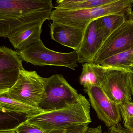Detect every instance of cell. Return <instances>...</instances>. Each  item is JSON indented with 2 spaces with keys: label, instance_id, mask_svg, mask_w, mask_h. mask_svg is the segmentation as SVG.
Returning <instances> with one entry per match:
<instances>
[{
  "label": "cell",
  "instance_id": "1",
  "mask_svg": "<svg viewBox=\"0 0 133 133\" xmlns=\"http://www.w3.org/2000/svg\"><path fill=\"white\" fill-rule=\"evenodd\" d=\"M51 0H0V37L26 24L50 19Z\"/></svg>",
  "mask_w": 133,
  "mask_h": 133
},
{
  "label": "cell",
  "instance_id": "2",
  "mask_svg": "<svg viewBox=\"0 0 133 133\" xmlns=\"http://www.w3.org/2000/svg\"><path fill=\"white\" fill-rule=\"evenodd\" d=\"M90 109L89 102L84 96L80 94L77 100L72 105L28 116L25 121L44 133L57 129L88 125L91 122Z\"/></svg>",
  "mask_w": 133,
  "mask_h": 133
},
{
  "label": "cell",
  "instance_id": "3",
  "mask_svg": "<svg viewBox=\"0 0 133 133\" xmlns=\"http://www.w3.org/2000/svg\"><path fill=\"white\" fill-rule=\"evenodd\" d=\"M133 0H115L100 7L76 11L54 9L50 19L52 21L85 29L92 21L108 15L123 14L129 17L132 11Z\"/></svg>",
  "mask_w": 133,
  "mask_h": 133
},
{
  "label": "cell",
  "instance_id": "4",
  "mask_svg": "<svg viewBox=\"0 0 133 133\" xmlns=\"http://www.w3.org/2000/svg\"><path fill=\"white\" fill-rule=\"evenodd\" d=\"M22 61L34 66H62L75 70L78 67V53L58 52L47 48L41 40L27 47L16 51Z\"/></svg>",
  "mask_w": 133,
  "mask_h": 133
},
{
  "label": "cell",
  "instance_id": "5",
  "mask_svg": "<svg viewBox=\"0 0 133 133\" xmlns=\"http://www.w3.org/2000/svg\"><path fill=\"white\" fill-rule=\"evenodd\" d=\"M46 78L36 71L21 69L15 85L8 91V96L23 104L39 107L46 98Z\"/></svg>",
  "mask_w": 133,
  "mask_h": 133
},
{
  "label": "cell",
  "instance_id": "6",
  "mask_svg": "<svg viewBox=\"0 0 133 133\" xmlns=\"http://www.w3.org/2000/svg\"><path fill=\"white\" fill-rule=\"evenodd\" d=\"M46 98L39 107L44 111L58 110L74 104L79 97L73 88L61 74L46 78Z\"/></svg>",
  "mask_w": 133,
  "mask_h": 133
},
{
  "label": "cell",
  "instance_id": "7",
  "mask_svg": "<svg viewBox=\"0 0 133 133\" xmlns=\"http://www.w3.org/2000/svg\"><path fill=\"white\" fill-rule=\"evenodd\" d=\"M105 67L104 80L101 86L108 98L118 106L131 101L129 72L119 68Z\"/></svg>",
  "mask_w": 133,
  "mask_h": 133
},
{
  "label": "cell",
  "instance_id": "8",
  "mask_svg": "<svg viewBox=\"0 0 133 133\" xmlns=\"http://www.w3.org/2000/svg\"><path fill=\"white\" fill-rule=\"evenodd\" d=\"M133 48V20L127 19L104 41L93 62L100 64L106 59Z\"/></svg>",
  "mask_w": 133,
  "mask_h": 133
},
{
  "label": "cell",
  "instance_id": "9",
  "mask_svg": "<svg viewBox=\"0 0 133 133\" xmlns=\"http://www.w3.org/2000/svg\"><path fill=\"white\" fill-rule=\"evenodd\" d=\"M89 102L98 118L108 128L119 123L122 116L118 105L107 97L101 86H91L84 88Z\"/></svg>",
  "mask_w": 133,
  "mask_h": 133
},
{
  "label": "cell",
  "instance_id": "10",
  "mask_svg": "<svg viewBox=\"0 0 133 133\" xmlns=\"http://www.w3.org/2000/svg\"><path fill=\"white\" fill-rule=\"evenodd\" d=\"M105 40L97 19L90 23L84 29L83 40L77 51L78 62L82 64L93 62L94 58Z\"/></svg>",
  "mask_w": 133,
  "mask_h": 133
},
{
  "label": "cell",
  "instance_id": "11",
  "mask_svg": "<svg viewBox=\"0 0 133 133\" xmlns=\"http://www.w3.org/2000/svg\"><path fill=\"white\" fill-rule=\"evenodd\" d=\"M50 27L52 40L74 50H79L84 29L54 21H52Z\"/></svg>",
  "mask_w": 133,
  "mask_h": 133
},
{
  "label": "cell",
  "instance_id": "12",
  "mask_svg": "<svg viewBox=\"0 0 133 133\" xmlns=\"http://www.w3.org/2000/svg\"><path fill=\"white\" fill-rule=\"evenodd\" d=\"M45 21L42 20L20 27L7 37L17 50L24 49L41 40L42 26Z\"/></svg>",
  "mask_w": 133,
  "mask_h": 133
},
{
  "label": "cell",
  "instance_id": "13",
  "mask_svg": "<svg viewBox=\"0 0 133 133\" xmlns=\"http://www.w3.org/2000/svg\"><path fill=\"white\" fill-rule=\"evenodd\" d=\"M7 93H0V112L17 114L28 117L44 111L38 107L30 106L10 98Z\"/></svg>",
  "mask_w": 133,
  "mask_h": 133
},
{
  "label": "cell",
  "instance_id": "14",
  "mask_svg": "<svg viewBox=\"0 0 133 133\" xmlns=\"http://www.w3.org/2000/svg\"><path fill=\"white\" fill-rule=\"evenodd\" d=\"M105 67L94 62L82 65V72L79 77V83L84 88L91 86H101L104 80Z\"/></svg>",
  "mask_w": 133,
  "mask_h": 133
},
{
  "label": "cell",
  "instance_id": "15",
  "mask_svg": "<svg viewBox=\"0 0 133 133\" xmlns=\"http://www.w3.org/2000/svg\"><path fill=\"white\" fill-rule=\"evenodd\" d=\"M115 0H58L55 9L62 11L83 10L110 4Z\"/></svg>",
  "mask_w": 133,
  "mask_h": 133
},
{
  "label": "cell",
  "instance_id": "16",
  "mask_svg": "<svg viewBox=\"0 0 133 133\" xmlns=\"http://www.w3.org/2000/svg\"><path fill=\"white\" fill-rule=\"evenodd\" d=\"M23 69L22 60L16 51L5 46L0 47V72Z\"/></svg>",
  "mask_w": 133,
  "mask_h": 133
},
{
  "label": "cell",
  "instance_id": "17",
  "mask_svg": "<svg viewBox=\"0 0 133 133\" xmlns=\"http://www.w3.org/2000/svg\"><path fill=\"white\" fill-rule=\"evenodd\" d=\"M128 18L125 14H111L97 19V22L106 40L112 33L121 26Z\"/></svg>",
  "mask_w": 133,
  "mask_h": 133
},
{
  "label": "cell",
  "instance_id": "18",
  "mask_svg": "<svg viewBox=\"0 0 133 133\" xmlns=\"http://www.w3.org/2000/svg\"><path fill=\"white\" fill-rule=\"evenodd\" d=\"M100 65L105 67L128 70L133 65V48L106 59Z\"/></svg>",
  "mask_w": 133,
  "mask_h": 133
},
{
  "label": "cell",
  "instance_id": "19",
  "mask_svg": "<svg viewBox=\"0 0 133 133\" xmlns=\"http://www.w3.org/2000/svg\"><path fill=\"white\" fill-rule=\"evenodd\" d=\"M27 117L17 114L0 112V131L16 129Z\"/></svg>",
  "mask_w": 133,
  "mask_h": 133
},
{
  "label": "cell",
  "instance_id": "20",
  "mask_svg": "<svg viewBox=\"0 0 133 133\" xmlns=\"http://www.w3.org/2000/svg\"><path fill=\"white\" fill-rule=\"evenodd\" d=\"M20 69L0 72V93L8 92L15 85Z\"/></svg>",
  "mask_w": 133,
  "mask_h": 133
},
{
  "label": "cell",
  "instance_id": "21",
  "mask_svg": "<svg viewBox=\"0 0 133 133\" xmlns=\"http://www.w3.org/2000/svg\"><path fill=\"white\" fill-rule=\"evenodd\" d=\"M88 128V125H83L54 130L46 133H86Z\"/></svg>",
  "mask_w": 133,
  "mask_h": 133
},
{
  "label": "cell",
  "instance_id": "22",
  "mask_svg": "<svg viewBox=\"0 0 133 133\" xmlns=\"http://www.w3.org/2000/svg\"><path fill=\"white\" fill-rule=\"evenodd\" d=\"M15 131L16 133H44L39 128L26 122L25 120L20 123Z\"/></svg>",
  "mask_w": 133,
  "mask_h": 133
},
{
  "label": "cell",
  "instance_id": "23",
  "mask_svg": "<svg viewBox=\"0 0 133 133\" xmlns=\"http://www.w3.org/2000/svg\"><path fill=\"white\" fill-rule=\"evenodd\" d=\"M119 107L123 120L133 117V102L132 101L120 105Z\"/></svg>",
  "mask_w": 133,
  "mask_h": 133
},
{
  "label": "cell",
  "instance_id": "24",
  "mask_svg": "<svg viewBox=\"0 0 133 133\" xmlns=\"http://www.w3.org/2000/svg\"><path fill=\"white\" fill-rule=\"evenodd\" d=\"M108 133H130L125 127H123L120 123L116 124L109 128Z\"/></svg>",
  "mask_w": 133,
  "mask_h": 133
},
{
  "label": "cell",
  "instance_id": "25",
  "mask_svg": "<svg viewBox=\"0 0 133 133\" xmlns=\"http://www.w3.org/2000/svg\"><path fill=\"white\" fill-rule=\"evenodd\" d=\"M123 125L130 133H133V117L128 118L123 120Z\"/></svg>",
  "mask_w": 133,
  "mask_h": 133
},
{
  "label": "cell",
  "instance_id": "26",
  "mask_svg": "<svg viewBox=\"0 0 133 133\" xmlns=\"http://www.w3.org/2000/svg\"><path fill=\"white\" fill-rule=\"evenodd\" d=\"M86 133H103L101 126H99L96 128L89 127Z\"/></svg>",
  "mask_w": 133,
  "mask_h": 133
},
{
  "label": "cell",
  "instance_id": "27",
  "mask_svg": "<svg viewBox=\"0 0 133 133\" xmlns=\"http://www.w3.org/2000/svg\"><path fill=\"white\" fill-rule=\"evenodd\" d=\"M130 88L131 93L133 96V73H130Z\"/></svg>",
  "mask_w": 133,
  "mask_h": 133
},
{
  "label": "cell",
  "instance_id": "28",
  "mask_svg": "<svg viewBox=\"0 0 133 133\" xmlns=\"http://www.w3.org/2000/svg\"><path fill=\"white\" fill-rule=\"evenodd\" d=\"M0 133H16L15 130H3L0 131Z\"/></svg>",
  "mask_w": 133,
  "mask_h": 133
},
{
  "label": "cell",
  "instance_id": "29",
  "mask_svg": "<svg viewBox=\"0 0 133 133\" xmlns=\"http://www.w3.org/2000/svg\"><path fill=\"white\" fill-rule=\"evenodd\" d=\"M127 19H130L133 20V10H132V12H131V14H130V15H129V16Z\"/></svg>",
  "mask_w": 133,
  "mask_h": 133
},
{
  "label": "cell",
  "instance_id": "30",
  "mask_svg": "<svg viewBox=\"0 0 133 133\" xmlns=\"http://www.w3.org/2000/svg\"><path fill=\"white\" fill-rule=\"evenodd\" d=\"M128 72H129L130 73H133V66L130 67L128 69Z\"/></svg>",
  "mask_w": 133,
  "mask_h": 133
},
{
  "label": "cell",
  "instance_id": "31",
  "mask_svg": "<svg viewBox=\"0 0 133 133\" xmlns=\"http://www.w3.org/2000/svg\"><path fill=\"white\" fill-rule=\"evenodd\" d=\"M106 133V132H105L104 133Z\"/></svg>",
  "mask_w": 133,
  "mask_h": 133
}]
</instances>
